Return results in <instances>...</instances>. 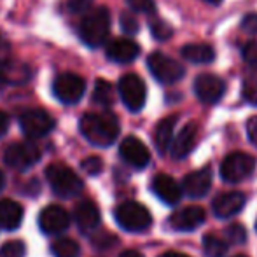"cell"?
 <instances>
[{
    "label": "cell",
    "instance_id": "6da1fadb",
    "mask_svg": "<svg viewBox=\"0 0 257 257\" xmlns=\"http://www.w3.org/2000/svg\"><path fill=\"white\" fill-rule=\"evenodd\" d=\"M79 128H81L82 137L96 147L110 146V144L115 142L119 135V121L110 112L84 114L81 117V122H79Z\"/></svg>",
    "mask_w": 257,
    "mask_h": 257
},
{
    "label": "cell",
    "instance_id": "7a4b0ae2",
    "mask_svg": "<svg viewBox=\"0 0 257 257\" xmlns=\"http://www.w3.org/2000/svg\"><path fill=\"white\" fill-rule=\"evenodd\" d=\"M110 32V13L107 7L93 9L79 23V37L89 48H100L105 44Z\"/></svg>",
    "mask_w": 257,
    "mask_h": 257
},
{
    "label": "cell",
    "instance_id": "3957f363",
    "mask_svg": "<svg viewBox=\"0 0 257 257\" xmlns=\"http://www.w3.org/2000/svg\"><path fill=\"white\" fill-rule=\"evenodd\" d=\"M46 177L53 193L61 198H74L82 191V180L63 163H53L46 168Z\"/></svg>",
    "mask_w": 257,
    "mask_h": 257
},
{
    "label": "cell",
    "instance_id": "277c9868",
    "mask_svg": "<svg viewBox=\"0 0 257 257\" xmlns=\"http://www.w3.org/2000/svg\"><path fill=\"white\" fill-rule=\"evenodd\" d=\"M147 67H149L153 77L161 84H175L186 74V70L179 61L166 56L161 51H156L147 58Z\"/></svg>",
    "mask_w": 257,
    "mask_h": 257
},
{
    "label": "cell",
    "instance_id": "5b68a950",
    "mask_svg": "<svg viewBox=\"0 0 257 257\" xmlns=\"http://www.w3.org/2000/svg\"><path fill=\"white\" fill-rule=\"evenodd\" d=\"M115 220L126 231H144L153 224V215L137 201H124L115 208Z\"/></svg>",
    "mask_w": 257,
    "mask_h": 257
},
{
    "label": "cell",
    "instance_id": "8992f818",
    "mask_svg": "<svg viewBox=\"0 0 257 257\" xmlns=\"http://www.w3.org/2000/svg\"><path fill=\"white\" fill-rule=\"evenodd\" d=\"M86 91V82L81 75L72 74V72H65L60 74L53 82V93L61 103H77L79 100L84 96Z\"/></svg>",
    "mask_w": 257,
    "mask_h": 257
},
{
    "label": "cell",
    "instance_id": "52a82bcc",
    "mask_svg": "<svg viewBox=\"0 0 257 257\" xmlns=\"http://www.w3.org/2000/svg\"><path fill=\"white\" fill-rule=\"evenodd\" d=\"M119 95L126 107L132 112H139L144 108L147 98L146 82L137 74H126L119 79Z\"/></svg>",
    "mask_w": 257,
    "mask_h": 257
},
{
    "label": "cell",
    "instance_id": "ba28073f",
    "mask_svg": "<svg viewBox=\"0 0 257 257\" xmlns=\"http://www.w3.org/2000/svg\"><path fill=\"white\" fill-rule=\"evenodd\" d=\"M255 168V159L247 153L229 154L220 165V175L226 182H241Z\"/></svg>",
    "mask_w": 257,
    "mask_h": 257
},
{
    "label": "cell",
    "instance_id": "9c48e42d",
    "mask_svg": "<svg viewBox=\"0 0 257 257\" xmlns=\"http://www.w3.org/2000/svg\"><path fill=\"white\" fill-rule=\"evenodd\" d=\"M20 126L23 133L30 139H41L53 132L54 119L42 108H30L20 115Z\"/></svg>",
    "mask_w": 257,
    "mask_h": 257
},
{
    "label": "cell",
    "instance_id": "30bf717a",
    "mask_svg": "<svg viewBox=\"0 0 257 257\" xmlns=\"http://www.w3.org/2000/svg\"><path fill=\"white\" fill-rule=\"evenodd\" d=\"M41 159V149L35 144L18 142L11 144L4 153V161L14 170H27Z\"/></svg>",
    "mask_w": 257,
    "mask_h": 257
},
{
    "label": "cell",
    "instance_id": "8fae6325",
    "mask_svg": "<svg viewBox=\"0 0 257 257\" xmlns=\"http://www.w3.org/2000/svg\"><path fill=\"white\" fill-rule=\"evenodd\" d=\"M194 93L205 103H217L226 93V82L215 74H201L194 81Z\"/></svg>",
    "mask_w": 257,
    "mask_h": 257
},
{
    "label": "cell",
    "instance_id": "7c38bea8",
    "mask_svg": "<svg viewBox=\"0 0 257 257\" xmlns=\"http://www.w3.org/2000/svg\"><path fill=\"white\" fill-rule=\"evenodd\" d=\"M119 154H121V158L124 159L128 165L135 166V168H146L151 161L149 149H147L146 144L137 139V137H126L121 142Z\"/></svg>",
    "mask_w": 257,
    "mask_h": 257
},
{
    "label": "cell",
    "instance_id": "4fadbf2b",
    "mask_svg": "<svg viewBox=\"0 0 257 257\" xmlns=\"http://www.w3.org/2000/svg\"><path fill=\"white\" fill-rule=\"evenodd\" d=\"M68 224H70V215L67 213V210L58 205L46 206L39 215V226L48 234L61 233V231L67 229Z\"/></svg>",
    "mask_w": 257,
    "mask_h": 257
},
{
    "label": "cell",
    "instance_id": "5bb4252c",
    "mask_svg": "<svg viewBox=\"0 0 257 257\" xmlns=\"http://www.w3.org/2000/svg\"><path fill=\"white\" fill-rule=\"evenodd\" d=\"M206 213L201 206H186L170 217V226L177 231H191L196 229L200 224H203Z\"/></svg>",
    "mask_w": 257,
    "mask_h": 257
},
{
    "label": "cell",
    "instance_id": "9a60e30c",
    "mask_svg": "<svg viewBox=\"0 0 257 257\" xmlns=\"http://www.w3.org/2000/svg\"><path fill=\"white\" fill-rule=\"evenodd\" d=\"M140 54V46L132 39H114L107 44V58L114 63H132Z\"/></svg>",
    "mask_w": 257,
    "mask_h": 257
},
{
    "label": "cell",
    "instance_id": "2e32d148",
    "mask_svg": "<svg viewBox=\"0 0 257 257\" xmlns=\"http://www.w3.org/2000/svg\"><path fill=\"white\" fill-rule=\"evenodd\" d=\"M153 191L159 200L168 205H177L180 201V196H182V191H180L179 184L170 175H165V173H159V175L154 177Z\"/></svg>",
    "mask_w": 257,
    "mask_h": 257
},
{
    "label": "cell",
    "instance_id": "e0dca14e",
    "mask_svg": "<svg viewBox=\"0 0 257 257\" xmlns=\"http://www.w3.org/2000/svg\"><path fill=\"white\" fill-rule=\"evenodd\" d=\"M184 191L193 198H201L208 193L212 186V172L210 168H201L184 177Z\"/></svg>",
    "mask_w": 257,
    "mask_h": 257
},
{
    "label": "cell",
    "instance_id": "ac0fdd59",
    "mask_svg": "<svg viewBox=\"0 0 257 257\" xmlns=\"http://www.w3.org/2000/svg\"><path fill=\"white\" fill-rule=\"evenodd\" d=\"M196 140H198V124L196 122H189V124H186L180 130L175 142L172 144V156L177 159H184L194 149Z\"/></svg>",
    "mask_w": 257,
    "mask_h": 257
},
{
    "label": "cell",
    "instance_id": "d6986e66",
    "mask_svg": "<svg viewBox=\"0 0 257 257\" xmlns=\"http://www.w3.org/2000/svg\"><path fill=\"white\" fill-rule=\"evenodd\" d=\"M245 205L243 193L238 191H231V193H224L213 200V212L217 217H231L238 213Z\"/></svg>",
    "mask_w": 257,
    "mask_h": 257
},
{
    "label": "cell",
    "instance_id": "ffe728a7",
    "mask_svg": "<svg viewBox=\"0 0 257 257\" xmlns=\"http://www.w3.org/2000/svg\"><path fill=\"white\" fill-rule=\"evenodd\" d=\"M23 206L13 200H0V227L6 231H14L21 226Z\"/></svg>",
    "mask_w": 257,
    "mask_h": 257
},
{
    "label": "cell",
    "instance_id": "44dd1931",
    "mask_svg": "<svg viewBox=\"0 0 257 257\" xmlns=\"http://www.w3.org/2000/svg\"><path fill=\"white\" fill-rule=\"evenodd\" d=\"M75 222L81 231H91L100 224V210L93 201H82L75 208Z\"/></svg>",
    "mask_w": 257,
    "mask_h": 257
},
{
    "label": "cell",
    "instance_id": "7402d4cb",
    "mask_svg": "<svg viewBox=\"0 0 257 257\" xmlns=\"http://www.w3.org/2000/svg\"><path fill=\"white\" fill-rule=\"evenodd\" d=\"M179 119V115H168V117L161 119L156 126L154 132V142L156 147L161 154H165L168 151V147L172 146V137H173V130H175V122Z\"/></svg>",
    "mask_w": 257,
    "mask_h": 257
},
{
    "label": "cell",
    "instance_id": "603a6c76",
    "mask_svg": "<svg viewBox=\"0 0 257 257\" xmlns=\"http://www.w3.org/2000/svg\"><path fill=\"white\" fill-rule=\"evenodd\" d=\"M182 56L191 63L205 65L215 60V51L208 44H186L182 48Z\"/></svg>",
    "mask_w": 257,
    "mask_h": 257
},
{
    "label": "cell",
    "instance_id": "cb8c5ba5",
    "mask_svg": "<svg viewBox=\"0 0 257 257\" xmlns=\"http://www.w3.org/2000/svg\"><path fill=\"white\" fill-rule=\"evenodd\" d=\"M51 252L54 257H79L81 247L72 238H58L51 243Z\"/></svg>",
    "mask_w": 257,
    "mask_h": 257
},
{
    "label": "cell",
    "instance_id": "d4e9b609",
    "mask_svg": "<svg viewBox=\"0 0 257 257\" xmlns=\"http://www.w3.org/2000/svg\"><path fill=\"white\" fill-rule=\"evenodd\" d=\"M93 102L102 105V107H110L114 103V89L105 79H98L93 91Z\"/></svg>",
    "mask_w": 257,
    "mask_h": 257
},
{
    "label": "cell",
    "instance_id": "484cf974",
    "mask_svg": "<svg viewBox=\"0 0 257 257\" xmlns=\"http://www.w3.org/2000/svg\"><path fill=\"white\" fill-rule=\"evenodd\" d=\"M203 250L208 257H224L227 252V245L215 234H206L203 238Z\"/></svg>",
    "mask_w": 257,
    "mask_h": 257
},
{
    "label": "cell",
    "instance_id": "4316f807",
    "mask_svg": "<svg viewBox=\"0 0 257 257\" xmlns=\"http://www.w3.org/2000/svg\"><path fill=\"white\" fill-rule=\"evenodd\" d=\"M27 245L21 240H11L0 247V257H25Z\"/></svg>",
    "mask_w": 257,
    "mask_h": 257
},
{
    "label": "cell",
    "instance_id": "83f0119b",
    "mask_svg": "<svg viewBox=\"0 0 257 257\" xmlns=\"http://www.w3.org/2000/svg\"><path fill=\"white\" fill-rule=\"evenodd\" d=\"M151 34L156 41H168L173 35V28L163 20H153L151 21Z\"/></svg>",
    "mask_w": 257,
    "mask_h": 257
},
{
    "label": "cell",
    "instance_id": "f1b7e54d",
    "mask_svg": "<svg viewBox=\"0 0 257 257\" xmlns=\"http://www.w3.org/2000/svg\"><path fill=\"white\" fill-rule=\"evenodd\" d=\"M241 95H243V98L247 100L248 103L257 107V77L245 79L243 86H241Z\"/></svg>",
    "mask_w": 257,
    "mask_h": 257
},
{
    "label": "cell",
    "instance_id": "f546056e",
    "mask_svg": "<svg viewBox=\"0 0 257 257\" xmlns=\"http://www.w3.org/2000/svg\"><path fill=\"white\" fill-rule=\"evenodd\" d=\"M91 241L96 248H110L112 245H115L117 238L112 233H108V231H98L96 234H93Z\"/></svg>",
    "mask_w": 257,
    "mask_h": 257
},
{
    "label": "cell",
    "instance_id": "4dcf8cb0",
    "mask_svg": "<svg viewBox=\"0 0 257 257\" xmlns=\"http://www.w3.org/2000/svg\"><path fill=\"white\" fill-rule=\"evenodd\" d=\"M130 9L135 13L142 14H154L156 13V2L154 0H126Z\"/></svg>",
    "mask_w": 257,
    "mask_h": 257
},
{
    "label": "cell",
    "instance_id": "1f68e13d",
    "mask_svg": "<svg viewBox=\"0 0 257 257\" xmlns=\"http://www.w3.org/2000/svg\"><path fill=\"white\" fill-rule=\"evenodd\" d=\"M81 166L86 173H89V175H98V173H102V170H103V161H102V158H98V156H89V158H86L84 161L81 163Z\"/></svg>",
    "mask_w": 257,
    "mask_h": 257
},
{
    "label": "cell",
    "instance_id": "d6a6232c",
    "mask_svg": "<svg viewBox=\"0 0 257 257\" xmlns=\"http://www.w3.org/2000/svg\"><path fill=\"white\" fill-rule=\"evenodd\" d=\"M121 28L124 30V34L128 35H135L139 32V21L133 14L130 13H122L121 14Z\"/></svg>",
    "mask_w": 257,
    "mask_h": 257
},
{
    "label": "cell",
    "instance_id": "836d02e7",
    "mask_svg": "<svg viewBox=\"0 0 257 257\" xmlns=\"http://www.w3.org/2000/svg\"><path fill=\"white\" fill-rule=\"evenodd\" d=\"M226 234H227V238H229V241H233V243H243L245 238H247V231H245V227L241 226V224H233V226H229L226 229Z\"/></svg>",
    "mask_w": 257,
    "mask_h": 257
},
{
    "label": "cell",
    "instance_id": "e575fe53",
    "mask_svg": "<svg viewBox=\"0 0 257 257\" xmlns=\"http://www.w3.org/2000/svg\"><path fill=\"white\" fill-rule=\"evenodd\" d=\"M243 60L247 61L248 65L257 68V42H248V44L243 46Z\"/></svg>",
    "mask_w": 257,
    "mask_h": 257
},
{
    "label": "cell",
    "instance_id": "d590c367",
    "mask_svg": "<svg viewBox=\"0 0 257 257\" xmlns=\"http://www.w3.org/2000/svg\"><path fill=\"white\" fill-rule=\"evenodd\" d=\"M241 28H243L247 34L255 35L257 34V14H247V16L241 20Z\"/></svg>",
    "mask_w": 257,
    "mask_h": 257
},
{
    "label": "cell",
    "instance_id": "8d00e7d4",
    "mask_svg": "<svg viewBox=\"0 0 257 257\" xmlns=\"http://www.w3.org/2000/svg\"><path fill=\"white\" fill-rule=\"evenodd\" d=\"M247 133L250 142L257 146V115H252L250 119L247 121Z\"/></svg>",
    "mask_w": 257,
    "mask_h": 257
},
{
    "label": "cell",
    "instance_id": "74e56055",
    "mask_svg": "<svg viewBox=\"0 0 257 257\" xmlns=\"http://www.w3.org/2000/svg\"><path fill=\"white\" fill-rule=\"evenodd\" d=\"M89 4H91V0H70V9L74 13H82L88 9Z\"/></svg>",
    "mask_w": 257,
    "mask_h": 257
},
{
    "label": "cell",
    "instance_id": "f35d334b",
    "mask_svg": "<svg viewBox=\"0 0 257 257\" xmlns=\"http://www.w3.org/2000/svg\"><path fill=\"white\" fill-rule=\"evenodd\" d=\"M9 124H11V119L6 112L0 110V137H4L9 130Z\"/></svg>",
    "mask_w": 257,
    "mask_h": 257
},
{
    "label": "cell",
    "instance_id": "ab89813d",
    "mask_svg": "<svg viewBox=\"0 0 257 257\" xmlns=\"http://www.w3.org/2000/svg\"><path fill=\"white\" fill-rule=\"evenodd\" d=\"M119 257H144L140 252H137V250H126V252H122Z\"/></svg>",
    "mask_w": 257,
    "mask_h": 257
},
{
    "label": "cell",
    "instance_id": "60d3db41",
    "mask_svg": "<svg viewBox=\"0 0 257 257\" xmlns=\"http://www.w3.org/2000/svg\"><path fill=\"white\" fill-rule=\"evenodd\" d=\"M6 84H7V77H6V74H4V72L0 70V91H2V89L6 88Z\"/></svg>",
    "mask_w": 257,
    "mask_h": 257
},
{
    "label": "cell",
    "instance_id": "b9f144b4",
    "mask_svg": "<svg viewBox=\"0 0 257 257\" xmlns=\"http://www.w3.org/2000/svg\"><path fill=\"white\" fill-rule=\"evenodd\" d=\"M161 257H189V255L180 254V252H166V254H163Z\"/></svg>",
    "mask_w": 257,
    "mask_h": 257
},
{
    "label": "cell",
    "instance_id": "7bdbcfd3",
    "mask_svg": "<svg viewBox=\"0 0 257 257\" xmlns=\"http://www.w3.org/2000/svg\"><path fill=\"white\" fill-rule=\"evenodd\" d=\"M203 2H206V4H212V6H219L222 0H203Z\"/></svg>",
    "mask_w": 257,
    "mask_h": 257
},
{
    "label": "cell",
    "instance_id": "ee69618b",
    "mask_svg": "<svg viewBox=\"0 0 257 257\" xmlns=\"http://www.w3.org/2000/svg\"><path fill=\"white\" fill-rule=\"evenodd\" d=\"M4 184H6V177H4V173L0 172V189L4 187Z\"/></svg>",
    "mask_w": 257,
    "mask_h": 257
},
{
    "label": "cell",
    "instance_id": "f6af8a7d",
    "mask_svg": "<svg viewBox=\"0 0 257 257\" xmlns=\"http://www.w3.org/2000/svg\"><path fill=\"white\" fill-rule=\"evenodd\" d=\"M236 257H247V255H236Z\"/></svg>",
    "mask_w": 257,
    "mask_h": 257
}]
</instances>
